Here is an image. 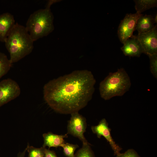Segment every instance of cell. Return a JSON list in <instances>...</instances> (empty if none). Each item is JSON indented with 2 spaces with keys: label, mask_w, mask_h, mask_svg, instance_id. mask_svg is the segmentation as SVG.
I'll use <instances>...</instances> for the list:
<instances>
[{
  "label": "cell",
  "mask_w": 157,
  "mask_h": 157,
  "mask_svg": "<svg viewBox=\"0 0 157 157\" xmlns=\"http://www.w3.org/2000/svg\"><path fill=\"white\" fill-rule=\"evenodd\" d=\"M95 83L91 71L75 70L46 83L43 88L44 98L55 112L71 114L87 105L92 98Z\"/></svg>",
  "instance_id": "cell-1"
},
{
  "label": "cell",
  "mask_w": 157,
  "mask_h": 157,
  "mask_svg": "<svg viewBox=\"0 0 157 157\" xmlns=\"http://www.w3.org/2000/svg\"><path fill=\"white\" fill-rule=\"evenodd\" d=\"M33 42L25 27L15 23L5 42L12 63L30 54L33 48Z\"/></svg>",
  "instance_id": "cell-2"
},
{
  "label": "cell",
  "mask_w": 157,
  "mask_h": 157,
  "mask_svg": "<svg viewBox=\"0 0 157 157\" xmlns=\"http://www.w3.org/2000/svg\"><path fill=\"white\" fill-rule=\"evenodd\" d=\"M130 78L123 68L110 72L101 82L99 91L101 97L105 100L116 96H122L130 88Z\"/></svg>",
  "instance_id": "cell-3"
},
{
  "label": "cell",
  "mask_w": 157,
  "mask_h": 157,
  "mask_svg": "<svg viewBox=\"0 0 157 157\" xmlns=\"http://www.w3.org/2000/svg\"><path fill=\"white\" fill-rule=\"evenodd\" d=\"M53 19L50 8H47L35 11L30 15L25 27L34 42L53 31Z\"/></svg>",
  "instance_id": "cell-4"
},
{
  "label": "cell",
  "mask_w": 157,
  "mask_h": 157,
  "mask_svg": "<svg viewBox=\"0 0 157 157\" xmlns=\"http://www.w3.org/2000/svg\"><path fill=\"white\" fill-rule=\"evenodd\" d=\"M71 115L67 126V134L78 138L82 141L83 144L89 143L84 135L87 128L86 118L78 112L73 113Z\"/></svg>",
  "instance_id": "cell-5"
},
{
  "label": "cell",
  "mask_w": 157,
  "mask_h": 157,
  "mask_svg": "<svg viewBox=\"0 0 157 157\" xmlns=\"http://www.w3.org/2000/svg\"><path fill=\"white\" fill-rule=\"evenodd\" d=\"M20 93L19 85L14 80L8 78L0 81V107L18 97Z\"/></svg>",
  "instance_id": "cell-6"
},
{
  "label": "cell",
  "mask_w": 157,
  "mask_h": 157,
  "mask_svg": "<svg viewBox=\"0 0 157 157\" xmlns=\"http://www.w3.org/2000/svg\"><path fill=\"white\" fill-rule=\"evenodd\" d=\"M142 14L136 12L134 14L127 13L121 21L118 28L117 34L122 43L123 44L133 35L137 20Z\"/></svg>",
  "instance_id": "cell-7"
},
{
  "label": "cell",
  "mask_w": 157,
  "mask_h": 157,
  "mask_svg": "<svg viewBox=\"0 0 157 157\" xmlns=\"http://www.w3.org/2000/svg\"><path fill=\"white\" fill-rule=\"evenodd\" d=\"M137 37L143 50V53L148 56L157 54V25L150 31L144 33L138 34Z\"/></svg>",
  "instance_id": "cell-8"
},
{
  "label": "cell",
  "mask_w": 157,
  "mask_h": 157,
  "mask_svg": "<svg viewBox=\"0 0 157 157\" xmlns=\"http://www.w3.org/2000/svg\"><path fill=\"white\" fill-rule=\"evenodd\" d=\"M92 132L97 135L98 138H100L103 136L108 142L114 152V155H117L120 153L122 149L119 145L116 143L110 134V129L108 126V124L105 118L101 119L96 126L91 127Z\"/></svg>",
  "instance_id": "cell-9"
},
{
  "label": "cell",
  "mask_w": 157,
  "mask_h": 157,
  "mask_svg": "<svg viewBox=\"0 0 157 157\" xmlns=\"http://www.w3.org/2000/svg\"><path fill=\"white\" fill-rule=\"evenodd\" d=\"M123 44L121 49L125 56L139 57L143 53L142 47L137 35H133Z\"/></svg>",
  "instance_id": "cell-10"
},
{
  "label": "cell",
  "mask_w": 157,
  "mask_h": 157,
  "mask_svg": "<svg viewBox=\"0 0 157 157\" xmlns=\"http://www.w3.org/2000/svg\"><path fill=\"white\" fill-rule=\"evenodd\" d=\"M15 24L11 14L6 13L0 15V41L5 42Z\"/></svg>",
  "instance_id": "cell-11"
},
{
  "label": "cell",
  "mask_w": 157,
  "mask_h": 157,
  "mask_svg": "<svg viewBox=\"0 0 157 157\" xmlns=\"http://www.w3.org/2000/svg\"><path fill=\"white\" fill-rule=\"evenodd\" d=\"M44 143L42 147L57 148L62 147L65 142L64 138H67V134L59 135L55 134L51 132L44 133L42 135Z\"/></svg>",
  "instance_id": "cell-12"
},
{
  "label": "cell",
  "mask_w": 157,
  "mask_h": 157,
  "mask_svg": "<svg viewBox=\"0 0 157 157\" xmlns=\"http://www.w3.org/2000/svg\"><path fill=\"white\" fill-rule=\"evenodd\" d=\"M153 16L151 15L142 14L138 18L135 28L138 34L147 32L154 27Z\"/></svg>",
  "instance_id": "cell-13"
},
{
  "label": "cell",
  "mask_w": 157,
  "mask_h": 157,
  "mask_svg": "<svg viewBox=\"0 0 157 157\" xmlns=\"http://www.w3.org/2000/svg\"><path fill=\"white\" fill-rule=\"evenodd\" d=\"M136 13L139 14L151 8L156 7L157 0H134Z\"/></svg>",
  "instance_id": "cell-14"
},
{
  "label": "cell",
  "mask_w": 157,
  "mask_h": 157,
  "mask_svg": "<svg viewBox=\"0 0 157 157\" xmlns=\"http://www.w3.org/2000/svg\"><path fill=\"white\" fill-rule=\"evenodd\" d=\"M12 64L3 53L0 51V79L6 74L12 67Z\"/></svg>",
  "instance_id": "cell-15"
},
{
  "label": "cell",
  "mask_w": 157,
  "mask_h": 157,
  "mask_svg": "<svg viewBox=\"0 0 157 157\" xmlns=\"http://www.w3.org/2000/svg\"><path fill=\"white\" fill-rule=\"evenodd\" d=\"M90 144H83L82 147L75 154V157H95Z\"/></svg>",
  "instance_id": "cell-16"
},
{
  "label": "cell",
  "mask_w": 157,
  "mask_h": 157,
  "mask_svg": "<svg viewBox=\"0 0 157 157\" xmlns=\"http://www.w3.org/2000/svg\"><path fill=\"white\" fill-rule=\"evenodd\" d=\"M28 157H44L46 147L36 148L28 144L26 147Z\"/></svg>",
  "instance_id": "cell-17"
},
{
  "label": "cell",
  "mask_w": 157,
  "mask_h": 157,
  "mask_svg": "<svg viewBox=\"0 0 157 157\" xmlns=\"http://www.w3.org/2000/svg\"><path fill=\"white\" fill-rule=\"evenodd\" d=\"M63 148V152L67 157H75L74 152L79 147L78 145L65 142L62 147Z\"/></svg>",
  "instance_id": "cell-18"
},
{
  "label": "cell",
  "mask_w": 157,
  "mask_h": 157,
  "mask_svg": "<svg viewBox=\"0 0 157 157\" xmlns=\"http://www.w3.org/2000/svg\"><path fill=\"white\" fill-rule=\"evenodd\" d=\"M150 59V72L156 78H157V54L149 56Z\"/></svg>",
  "instance_id": "cell-19"
},
{
  "label": "cell",
  "mask_w": 157,
  "mask_h": 157,
  "mask_svg": "<svg viewBox=\"0 0 157 157\" xmlns=\"http://www.w3.org/2000/svg\"><path fill=\"white\" fill-rule=\"evenodd\" d=\"M116 157H140L137 152L133 149H129L123 153H119Z\"/></svg>",
  "instance_id": "cell-20"
},
{
  "label": "cell",
  "mask_w": 157,
  "mask_h": 157,
  "mask_svg": "<svg viewBox=\"0 0 157 157\" xmlns=\"http://www.w3.org/2000/svg\"><path fill=\"white\" fill-rule=\"evenodd\" d=\"M44 157H58L55 152L49 149H45Z\"/></svg>",
  "instance_id": "cell-21"
},
{
  "label": "cell",
  "mask_w": 157,
  "mask_h": 157,
  "mask_svg": "<svg viewBox=\"0 0 157 157\" xmlns=\"http://www.w3.org/2000/svg\"><path fill=\"white\" fill-rule=\"evenodd\" d=\"M27 151L26 147L22 152H19L17 155V157H24Z\"/></svg>",
  "instance_id": "cell-22"
},
{
  "label": "cell",
  "mask_w": 157,
  "mask_h": 157,
  "mask_svg": "<svg viewBox=\"0 0 157 157\" xmlns=\"http://www.w3.org/2000/svg\"><path fill=\"white\" fill-rule=\"evenodd\" d=\"M154 22V23H157V15L156 13L154 16H153Z\"/></svg>",
  "instance_id": "cell-23"
}]
</instances>
